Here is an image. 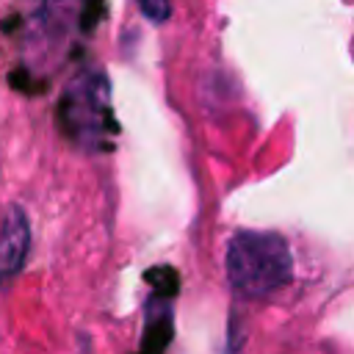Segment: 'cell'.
I'll return each instance as SVG.
<instances>
[{
	"label": "cell",
	"instance_id": "cell-1",
	"mask_svg": "<svg viewBox=\"0 0 354 354\" xmlns=\"http://www.w3.org/2000/svg\"><path fill=\"white\" fill-rule=\"evenodd\" d=\"M293 274L288 243L274 232H238L227 246L230 285L246 299H266Z\"/></svg>",
	"mask_w": 354,
	"mask_h": 354
},
{
	"label": "cell",
	"instance_id": "cell-2",
	"mask_svg": "<svg viewBox=\"0 0 354 354\" xmlns=\"http://www.w3.org/2000/svg\"><path fill=\"white\" fill-rule=\"evenodd\" d=\"M28 246H30V227L28 218L19 207H8L3 224H0V282L11 279L25 257H28Z\"/></svg>",
	"mask_w": 354,
	"mask_h": 354
},
{
	"label": "cell",
	"instance_id": "cell-3",
	"mask_svg": "<svg viewBox=\"0 0 354 354\" xmlns=\"http://www.w3.org/2000/svg\"><path fill=\"white\" fill-rule=\"evenodd\" d=\"M138 8L152 22H166L169 17V0H138Z\"/></svg>",
	"mask_w": 354,
	"mask_h": 354
}]
</instances>
